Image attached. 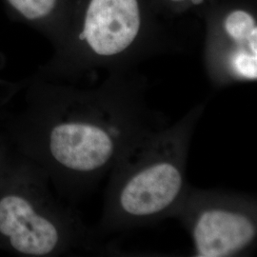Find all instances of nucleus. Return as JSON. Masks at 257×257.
<instances>
[{
    "label": "nucleus",
    "mask_w": 257,
    "mask_h": 257,
    "mask_svg": "<svg viewBox=\"0 0 257 257\" xmlns=\"http://www.w3.org/2000/svg\"><path fill=\"white\" fill-rule=\"evenodd\" d=\"M17 154L41 168L61 187L78 188L116 155L114 134L91 107L49 97L38 84L23 110L7 123Z\"/></svg>",
    "instance_id": "nucleus-1"
},
{
    "label": "nucleus",
    "mask_w": 257,
    "mask_h": 257,
    "mask_svg": "<svg viewBox=\"0 0 257 257\" xmlns=\"http://www.w3.org/2000/svg\"><path fill=\"white\" fill-rule=\"evenodd\" d=\"M48 179L34 162L12 156L0 176V250L18 256H54L78 243V224L54 200Z\"/></svg>",
    "instance_id": "nucleus-2"
},
{
    "label": "nucleus",
    "mask_w": 257,
    "mask_h": 257,
    "mask_svg": "<svg viewBox=\"0 0 257 257\" xmlns=\"http://www.w3.org/2000/svg\"><path fill=\"white\" fill-rule=\"evenodd\" d=\"M184 184L182 167L174 158L151 160L125 179L118 193L120 211L132 217L161 213L177 199Z\"/></svg>",
    "instance_id": "nucleus-3"
},
{
    "label": "nucleus",
    "mask_w": 257,
    "mask_h": 257,
    "mask_svg": "<svg viewBox=\"0 0 257 257\" xmlns=\"http://www.w3.org/2000/svg\"><path fill=\"white\" fill-rule=\"evenodd\" d=\"M139 27L138 0H91L77 40L95 55L110 56L134 42Z\"/></svg>",
    "instance_id": "nucleus-4"
},
{
    "label": "nucleus",
    "mask_w": 257,
    "mask_h": 257,
    "mask_svg": "<svg viewBox=\"0 0 257 257\" xmlns=\"http://www.w3.org/2000/svg\"><path fill=\"white\" fill-rule=\"evenodd\" d=\"M255 237L256 225L252 218L227 208L207 209L193 224L196 256H231L247 248Z\"/></svg>",
    "instance_id": "nucleus-5"
},
{
    "label": "nucleus",
    "mask_w": 257,
    "mask_h": 257,
    "mask_svg": "<svg viewBox=\"0 0 257 257\" xmlns=\"http://www.w3.org/2000/svg\"><path fill=\"white\" fill-rule=\"evenodd\" d=\"M15 19L32 26L47 25L55 17L60 0H1Z\"/></svg>",
    "instance_id": "nucleus-6"
},
{
    "label": "nucleus",
    "mask_w": 257,
    "mask_h": 257,
    "mask_svg": "<svg viewBox=\"0 0 257 257\" xmlns=\"http://www.w3.org/2000/svg\"><path fill=\"white\" fill-rule=\"evenodd\" d=\"M225 28L227 33L236 41L248 40L256 27L254 20L243 11L231 13L226 19Z\"/></svg>",
    "instance_id": "nucleus-7"
},
{
    "label": "nucleus",
    "mask_w": 257,
    "mask_h": 257,
    "mask_svg": "<svg viewBox=\"0 0 257 257\" xmlns=\"http://www.w3.org/2000/svg\"><path fill=\"white\" fill-rule=\"evenodd\" d=\"M232 65L240 76L248 79H256L257 55L248 54L245 51H239L233 56Z\"/></svg>",
    "instance_id": "nucleus-8"
},
{
    "label": "nucleus",
    "mask_w": 257,
    "mask_h": 257,
    "mask_svg": "<svg viewBox=\"0 0 257 257\" xmlns=\"http://www.w3.org/2000/svg\"><path fill=\"white\" fill-rule=\"evenodd\" d=\"M12 156L13 154L10 152L7 140L0 135V176L8 165Z\"/></svg>",
    "instance_id": "nucleus-9"
},
{
    "label": "nucleus",
    "mask_w": 257,
    "mask_h": 257,
    "mask_svg": "<svg viewBox=\"0 0 257 257\" xmlns=\"http://www.w3.org/2000/svg\"><path fill=\"white\" fill-rule=\"evenodd\" d=\"M192 2L193 4H200V3H202L203 0H192Z\"/></svg>",
    "instance_id": "nucleus-10"
},
{
    "label": "nucleus",
    "mask_w": 257,
    "mask_h": 257,
    "mask_svg": "<svg viewBox=\"0 0 257 257\" xmlns=\"http://www.w3.org/2000/svg\"><path fill=\"white\" fill-rule=\"evenodd\" d=\"M173 1H181V0H173Z\"/></svg>",
    "instance_id": "nucleus-11"
}]
</instances>
